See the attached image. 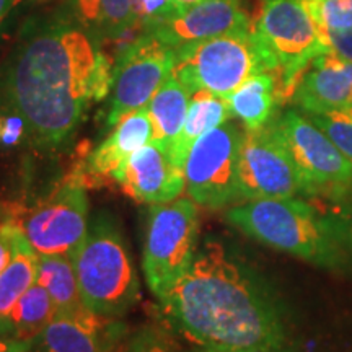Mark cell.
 Wrapping results in <instances>:
<instances>
[{"label": "cell", "mask_w": 352, "mask_h": 352, "mask_svg": "<svg viewBox=\"0 0 352 352\" xmlns=\"http://www.w3.org/2000/svg\"><path fill=\"white\" fill-rule=\"evenodd\" d=\"M0 214H2V212H0Z\"/></svg>", "instance_id": "obj_40"}, {"label": "cell", "mask_w": 352, "mask_h": 352, "mask_svg": "<svg viewBox=\"0 0 352 352\" xmlns=\"http://www.w3.org/2000/svg\"><path fill=\"white\" fill-rule=\"evenodd\" d=\"M12 8H15V0H0V25L3 23Z\"/></svg>", "instance_id": "obj_36"}, {"label": "cell", "mask_w": 352, "mask_h": 352, "mask_svg": "<svg viewBox=\"0 0 352 352\" xmlns=\"http://www.w3.org/2000/svg\"><path fill=\"white\" fill-rule=\"evenodd\" d=\"M129 352H173L164 342H142V344L134 346Z\"/></svg>", "instance_id": "obj_35"}, {"label": "cell", "mask_w": 352, "mask_h": 352, "mask_svg": "<svg viewBox=\"0 0 352 352\" xmlns=\"http://www.w3.org/2000/svg\"><path fill=\"white\" fill-rule=\"evenodd\" d=\"M176 2L179 3V7H182L183 12H184V10H186V8L192 7V6H197V3L204 2V0H176Z\"/></svg>", "instance_id": "obj_37"}, {"label": "cell", "mask_w": 352, "mask_h": 352, "mask_svg": "<svg viewBox=\"0 0 352 352\" xmlns=\"http://www.w3.org/2000/svg\"><path fill=\"white\" fill-rule=\"evenodd\" d=\"M153 127L147 107L132 111L114 124V129L87 158L88 171L101 178H118L134 152L152 142Z\"/></svg>", "instance_id": "obj_17"}, {"label": "cell", "mask_w": 352, "mask_h": 352, "mask_svg": "<svg viewBox=\"0 0 352 352\" xmlns=\"http://www.w3.org/2000/svg\"><path fill=\"white\" fill-rule=\"evenodd\" d=\"M352 162V118L346 111L307 114Z\"/></svg>", "instance_id": "obj_26"}, {"label": "cell", "mask_w": 352, "mask_h": 352, "mask_svg": "<svg viewBox=\"0 0 352 352\" xmlns=\"http://www.w3.org/2000/svg\"><path fill=\"white\" fill-rule=\"evenodd\" d=\"M232 118L243 122L246 131L261 129L272 120L279 95L276 72H263L250 77L227 96Z\"/></svg>", "instance_id": "obj_19"}, {"label": "cell", "mask_w": 352, "mask_h": 352, "mask_svg": "<svg viewBox=\"0 0 352 352\" xmlns=\"http://www.w3.org/2000/svg\"><path fill=\"white\" fill-rule=\"evenodd\" d=\"M36 283L47 290L56 310L65 311L83 307L74 254H39Z\"/></svg>", "instance_id": "obj_23"}, {"label": "cell", "mask_w": 352, "mask_h": 352, "mask_svg": "<svg viewBox=\"0 0 352 352\" xmlns=\"http://www.w3.org/2000/svg\"><path fill=\"white\" fill-rule=\"evenodd\" d=\"M113 341L107 316L83 305L76 310H56L34 338L33 352H111Z\"/></svg>", "instance_id": "obj_16"}, {"label": "cell", "mask_w": 352, "mask_h": 352, "mask_svg": "<svg viewBox=\"0 0 352 352\" xmlns=\"http://www.w3.org/2000/svg\"><path fill=\"white\" fill-rule=\"evenodd\" d=\"M292 101L305 114L349 111L352 108V63L334 52L314 59L297 83Z\"/></svg>", "instance_id": "obj_15"}, {"label": "cell", "mask_w": 352, "mask_h": 352, "mask_svg": "<svg viewBox=\"0 0 352 352\" xmlns=\"http://www.w3.org/2000/svg\"><path fill=\"white\" fill-rule=\"evenodd\" d=\"M230 118L232 113L226 98L210 94L208 90H197L191 94L186 121L178 139L171 145V155L184 168V162L196 140L223 124Z\"/></svg>", "instance_id": "obj_20"}, {"label": "cell", "mask_w": 352, "mask_h": 352, "mask_svg": "<svg viewBox=\"0 0 352 352\" xmlns=\"http://www.w3.org/2000/svg\"><path fill=\"white\" fill-rule=\"evenodd\" d=\"M113 67L60 10L30 16L0 64V108L16 113L39 145H59L90 101L111 90Z\"/></svg>", "instance_id": "obj_1"}, {"label": "cell", "mask_w": 352, "mask_h": 352, "mask_svg": "<svg viewBox=\"0 0 352 352\" xmlns=\"http://www.w3.org/2000/svg\"><path fill=\"white\" fill-rule=\"evenodd\" d=\"M189 100L191 94L188 88L171 74L147 104L153 127L152 140L171 148L186 121Z\"/></svg>", "instance_id": "obj_22"}, {"label": "cell", "mask_w": 352, "mask_h": 352, "mask_svg": "<svg viewBox=\"0 0 352 352\" xmlns=\"http://www.w3.org/2000/svg\"><path fill=\"white\" fill-rule=\"evenodd\" d=\"M263 72L277 74V63L253 26L175 50L173 76L189 94L208 90L227 98L250 77Z\"/></svg>", "instance_id": "obj_4"}, {"label": "cell", "mask_w": 352, "mask_h": 352, "mask_svg": "<svg viewBox=\"0 0 352 352\" xmlns=\"http://www.w3.org/2000/svg\"><path fill=\"white\" fill-rule=\"evenodd\" d=\"M328 214L331 217V222L334 228H336L341 241L349 252H352V212L336 208L333 212Z\"/></svg>", "instance_id": "obj_31"}, {"label": "cell", "mask_w": 352, "mask_h": 352, "mask_svg": "<svg viewBox=\"0 0 352 352\" xmlns=\"http://www.w3.org/2000/svg\"><path fill=\"white\" fill-rule=\"evenodd\" d=\"M270 122L300 173L303 195L333 199L352 183V162L307 114L287 109Z\"/></svg>", "instance_id": "obj_8"}, {"label": "cell", "mask_w": 352, "mask_h": 352, "mask_svg": "<svg viewBox=\"0 0 352 352\" xmlns=\"http://www.w3.org/2000/svg\"><path fill=\"white\" fill-rule=\"evenodd\" d=\"M82 303L101 316L124 314L139 297L134 263L121 232L108 219H96L74 253Z\"/></svg>", "instance_id": "obj_5"}, {"label": "cell", "mask_w": 352, "mask_h": 352, "mask_svg": "<svg viewBox=\"0 0 352 352\" xmlns=\"http://www.w3.org/2000/svg\"><path fill=\"white\" fill-rule=\"evenodd\" d=\"M134 7L138 25L142 30L158 23V21L173 19L183 12L176 0H135Z\"/></svg>", "instance_id": "obj_27"}, {"label": "cell", "mask_w": 352, "mask_h": 352, "mask_svg": "<svg viewBox=\"0 0 352 352\" xmlns=\"http://www.w3.org/2000/svg\"><path fill=\"white\" fill-rule=\"evenodd\" d=\"M346 113H347V114H349V116H351V118H352V108H351V109H349V111H346Z\"/></svg>", "instance_id": "obj_39"}, {"label": "cell", "mask_w": 352, "mask_h": 352, "mask_svg": "<svg viewBox=\"0 0 352 352\" xmlns=\"http://www.w3.org/2000/svg\"><path fill=\"white\" fill-rule=\"evenodd\" d=\"M160 302L171 327L199 347H284L287 340L271 290L215 240L197 248Z\"/></svg>", "instance_id": "obj_2"}, {"label": "cell", "mask_w": 352, "mask_h": 352, "mask_svg": "<svg viewBox=\"0 0 352 352\" xmlns=\"http://www.w3.org/2000/svg\"><path fill=\"white\" fill-rule=\"evenodd\" d=\"M195 352H290L287 347H199Z\"/></svg>", "instance_id": "obj_32"}, {"label": "cell", "mask_w": 352, "mask_h": 352, "mask_svg": "<svg viewBox=\"0 0 352 352\" xmlns=\"http://www.w3.org/2000/svg\"><path fill=\"white\" fill-rule=\"evenodd\" d=\"M39 254L21 228L16 233L15 252L8 266L0 272V336H7V321L20 297L36 284Z\"/></svg>", "instance_id": "obj_21"}, {"label": "cell", "mask_w": 352, "mask_h": 352, "mask_svg": "<svg viewBox=\"0 0 352 352\" xmlns=\"http://www.w3.org/2000/svg\"><path fill=\"white\" fill-rule=\"evenodd\" d=\"M134 3L135 0H64L60 10L98 44L138 25Z\"/></svg>", "instance_id": "obj_18"}, {"label": "cell", "mask_w": 352, "mask_h": 352, "mask_svg": "<svg viewBox=\"0 0 352 352\" xmlns=\"http://www.w3.org/2000/svg\"><path fill=\"white\" fill-rule=\"evenodd\" d=\"M243 28H252V23L241 8V0H204L142 32L152 33L166 46L178 50L184 44L204 41Z\"/></svg>", "instance_id": "obj_14"}, {"label": "cell", "mask_w": 352, "mask_h": 352, "mask_svg": "<svg viewBox=\"0 0 352 352\" xmlns=\"http://www.w3.org/2000/svg\"><path fill=\"white\" fill-rule=\"evenodd\" d=\"M20 227L13 220L6 215L0 219V272L10 264L15 252V239Z\"/></svg>", "instance_id": "obj_29"}, {"label": "cell", "mask_w": 352, "mask_h": 352, "mask_svg": "<svg viewBox=\"0 0 352 352\" xmlns=\"http://www.w3.org/2000/svg\"><path fill=\"white\" fill-rule=\"evenodd\" d=\"M56 314V305L41 284H33L15 303L7 321V336L34 341Z\"/></svg>", "instance_id": "obj_24"}, {"label": "cell", "mask_w": 352, "mask_h": 352, "mask_svg": "<svg viewBox=\"0 0 352 352\" xmlns=\"http://www.w3.org/2000/svg\"><path fill=\"white\" fill-rule=\"evenodd\" d=\"M38 254H74L88 232V199L76 175L33 208L7 212Z\"/></svg>", "instance_id": "obj_10"}, {"label": "cell", "mask_w": 352, "mask_h": 352, "mask_svg": "<svg viewBox=\"0 0 352 352\" xmlns=\"http://www.w3.org/2000/svg\"><path fill=\"white\" fill-rule=\"evenodd\" d=\"M320 33L329 51L352 63V30H344V32L320 30Z\"/></svg>", "instance_id": "obj_30"}, {"label": "cell", "mask_w": 352, "mask_h": 352, "mask_svg": "<svg viewBox=\"0 0 352 352\" xmlns=\"http://www.w3.org/2000/svg\"><path fill=\"white\" fill-rule=\"evenodd\" d=\"M199 214L191 199L178 197L152 206L144 243L142 270L160 300L191 266L197 252Z\"/></svg>", "instance_id": "obj_6"}, {"label": "cell", "mask_w": 352, "mask_h": 352, "mask_svg": "<svg viewBox=\"0 0 352 352\" xmlns=\"http://www.w3.org/2000/svg\"><path fill=\"white\" fill-rule=\"evenodd\" d=\"M334 204H336L338 209H342V210H349L352 212V183L349 186H346L340 195H336L331 199Z\"/></svg>", "instance_id": "obj_34"}, {"label": "cell", "mask_w": 352, "mask_h": 352, "mask_svg": "<svg viewBox=\"0 0 352 352\" xmlns=\"http://www.w3.org/2000/svg\"><path fill=\"white\" fill-rule=\"evenodd\" d=\"M239 189L243 201L303 195V184L287 148L271 122L243 132L239 153Z\"/></svg>", "instance_id": "obj_12"}, {"label": "cell", "mask_w": 352, "mask_h": 352, "mask_svg": "<svg viewBox=\"0 0 352 352\" xmlns=\"http://www.w3.org/2000/svg\"><path fill=\"white\" fill-rule=\"evenodd\" d=\"M0 352H33V341L0 336Z\"/></svg>", "instance_id": "obj_33"}, {"label": "cell", "mask_w": 352, "mask_h": 352, "mask_svg": "<svg viewBox=\"0 0 352 352\" xmlns=\"http://www.w3.org/2000/svg\"><path fill=\"white\" fill-rule=\"evenodd\" d=\"M243 132L233 121H226L195 142L184 162L189 199L208 209H222L236 202L239 153Z\"/></svg>", "instance_id": "obj_9"}, {"label": "cell", "mask_w": 352, "mask_h": 352, "mask_svg": "<svg viewBox=\"0 0 352 352\" xmlns=\"http://www.w3.org/2000/svg\"><path fill=\"white\" fill-rule=\"evenodd\" d=\"M302 3L320 30H352V0H302Z\"/></svg>", "instance_id": "obj_25"}, {"label": "cell", "mask_w": 352, "mask_h": 352, "mask_svg": "<svg viewBox=\"0 0 352 352\" xmlns=\"http://www.w3.org/2000/svg\"><path fill=\"white\" fill-rule=\"evenodd\" d=\"M25 139H30V134L23 118L0 108V147H16Z\"/></svg>", "instance_id": "obj_28"}, {"label": "cell", "mask_w": 352, "mask_h": 352, "mask_svg": "<svg viewBox=\"0 0 352 352\" xmlns=\"http://www.w3.org/2000/svg\"><path fill=\"white\" fill-rule=\"evenodd\" d=\"M173 67V47L148 32L132 39L120 52L113 69L108 124L114 126L126 114L147 107L158 88L171 77Z\"/></svg>", "instance_id": "obj_11"}, {"label": "cell", "mask_w": 352, "mask_h": 352, "mask_svg": "<svg viewBox=\"0 0 352 352\" xmlns=\"http://www.w3.org/2000/svg\"><path fill=\"white\" fill-rule=\"evenodd\" d=\"M47 2V0H15V7H19L20 3H28V6H38V3Z\"/></svg>", "instance_id": "obj_38"}, {"label": "cell", "mask_w": 352, "mask_h": 352, "mask_svg": "<svg viewBox=\"0 0 352 352\" xmlns=\"http://www.w3.org/2000/svg\"><path fill=\"white\" fill-rule=\"evenodd\" d=\"M116 182L132 199L151 206L178 199L186 189L184 168L171 155L170 147L155 140L132 153Z\"/></svg>", "instance_id": "obj_13"}, {"label": "cell", "mask_w": 352, "mask_h": 352, "mask_svg": "<svg viewBox=\"0 0 352 352\" xmlns=\"http://www.w3.org/2000/svg\"><path fill=\"white\" fill-rule=\"evenodd\" d=\"M227 220L245 235L323 270L351 264L329 214L297 197L245 201L228 209Z\"/></svg>", "instance_id": "obj_3"}, {"label": "cell", "mask_w": 352, "mask_h": 352, "mask_svg": "<svg viewBox=\"0 0 352 352\" xmlns=\"http://www.w3.org/2000/svg\"><path fill=\"white\" fill-rule=\"evenodd\" d=\"M253 28L277 63L280 100H292L308 65L329 52L318 26L302 0H261Z\"/></svg>", "instance_id": "obj_7"}]
</instances>
